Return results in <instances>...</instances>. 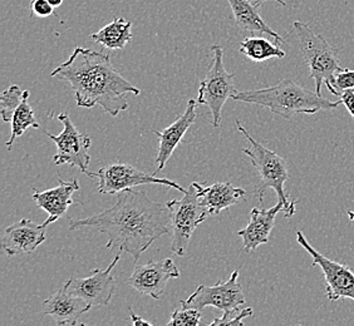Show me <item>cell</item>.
<instances>
[{
    "label": "cell",
    "instance_id": "1",
    "mask_svg": "<svg viewBox=\"0 0 354 326\" xmlns=\"http://www.w3.org/2000/svg\"><path fill=\"white\" fill-rule=\"evenodd\" d=\"M83 227L107 235L106 247L130 253L135 262L156 240L172 231L169 207L152 201L143 191L131 189L117 193V202L111 209L69 220L71 231Z\"/></svg>",
    "mask_w": 354,
    "mask_h": 326
},
{
    "label": "cell",
    "instance_id": "2",
    "mask_svg": "<svg viewBox=\"0 0 354 326\" xmlns=\"http://www.w3.org/2000/svg\"><path fill=\"white\" fill-rule=\"evenodd\" d=\"M50 75L71 84L78 107L100 106L112 117L129 108L126 95H138L141 92L117 72L109 55L87 48L75 47L68 61L58 66Z\"/></svg>",
    "mask_w": 354,
    "mask_h": 326
},
{
    "label": "cell",
    "instance_id": "3",
    "mask_svg": "<svg viewBox=\"0 0 354 326\" xmlns=\"http://www.w3.org/2000/svg\"><path fill=\"white\" fill-rule=\"evenodd\" d=\"M232 98L239 102L261 106L286 119H290L295 115H315L320 111H330L342 104L341 99L332 102L292 79H283L268 88L238 90Z\"/></svg>",
    "mask_w": 354,
    "mask_h": 326
},
{
    "label": "cell",
    "instance_id": "4",
    "mask_svg": "<svg viewBox=\"0 0 354 326\" xmlns=\"http://www.w3.org/2000/svg\"><path fill=\"white\" fill-rule=\"evenodd\" d=\"M236 127L239 132L245 136L246 140L250 143L249 148H243L241 152L250 158L252 166L258 170L260 176V182L255 190V195L259 198L260 202H263V196L268 189L275 191L278 200L284 204V215L286 218H290L297 212V201L290 200L286 193V184L289 178L288 163L283 157L277 155L275 152L266 148L261 143L255 141L252 135L241 126L240 121H236Z\"/></svg>",
    "mask_w": 354,
    "mask_h": 326
},
{
    "label": "cell",
    "instance_id": "5",
    "mask_svg": "<svg viewBox=\"0 0 354 326\" xmlns=\"http://www.w3.org/2000/svg\"><path fill=\"white\" fill-rule=\"evenodd\" d=\"M293 32L298 37L303 59L315 83V92L322 95L323 84L328 87L333 82L335 73L343 69L338 59L342 48L332 47L323 35H315L312 28L303 21H294Z\"/></svg>",
    "mask_w": 354,
    "mask_h": 326
},
{
    "label": "cell",
    "instance_id": "6",
    "mask_svg": "<svg viewBox=\"0 0 354 326\" xmlns=\"http://www.w3.org/2000/svg\"><path fill=\"white\" fill-rule=\"evenodd\" d=\"M166 206L170 210L172 241L171 251L177 256H184L190 242L191 236L198 224H203L207 213L204 210L198 182H192L181 200L169 201Z\"/></svg>",
    "mask_w": 354,
    "mask_h": 326
},
{
    "label": "cell",
    "instance_id": "7",
    "mask_svg": "<svg viewBox=\"0 0 354 326\" xmlns=\"http://www.w3.org/2000/svg\"><path fill=\"white\" fill-rule=\"evenodd\" d=\"M212 61L209 70L198 87V103L210 108L212 126L218 127L221 122V111L225 102L238 90L234 84V75L224 67V49L221 46H212Z\"/></svg>",
    "mask_w": 354,
    "mask_h": 326
},
{
    "label": "cell",
    "instance_id": "8",
    "mask_svg": "<svg viewBox=\"0 0 354 326\" xmlns=\"http://www.w3.org/2000/svg\"><path fill=\"white\" fill-rule=\"evenodd\" d=\"M91 178H98V192L106 195H117L120 192L129 189H133L136 186L142 184H160L166 186L175 190L180 191L185 193L186 191L180 184L167 180V178H160L156 175H150L142 171L137 170L136 167L131 164H123V163H111L104 166L97 172H91Z\"/></svg>",
    "mask_w": 354,
    "mask_h": 326
},
{
    "label": "cell",
    "instance_id": "9",
    "mask_svg": "<svg viewBox=\"0 0 354 326\" xmlns=\"http://www.w3.org/2000/svg\"><path fill=\"white\" fill-rule=\"evenodd\" d=\"M58 121L63 124V131L59 135L55 136L46 132L48 138L52 140L57 146V153L53 156V162L57 166L69 164L71 167L78 169L89 177L91 156L88 150L92 144L91 137L81 133L67 113H61L58 116Z\"/></svg>",
    "mask_w": 354,
    "mask_h": 326
},
{
    "label": "cell",
    "instance_id": "10",
    "mask_svg": "<svg viewBox=\"0 0 354 326\" xmlns=\"http://www.w3.org/2000/svg\"><path fill=\"white\" fill-rule=\"evenodd\" d=\"M180 304L185 309L204 310L205 307H215L223 311L238 309L245 304L243 286L239 282V272L234 271L227 281L212 286L198 285V289Z\"/></svg>",
    "mask_w": 354,
    "mask_h": 326
},
{
    "label": "cell",
    "instance_id": "11",
    "mask_svg": "<svg viewBox=\"0 0 354 326\" xmlns=\"http://www.w3.org/2000/svg\"><path fill=\"white\" fill-rule=\"evenodd\" d=\"M298 244L307 250L313 260L312 266H319L326 280V294L330 301L341 299H351L354 301V272L351 267L339 264L317 251L308 242L307 238L301 231L297 232Z\"/></svg>",
    "mask_w": 354,
    "mask_h": 326
},
{
    "label": "cell",
    "instance_id": "12",
    "mask_svg": "<svg viewBox=\"0 0 354 326\" xmlns=\"http://www.w3.org/2000/svg\"><path fill=\"white\" fill-rule=\"evenodd\" d=\"M121 258L118 252L106 270L95 269L87 278H72L66 282L67 291L86 300L89 305L107 306L116 290V281L112 275Z\"/></svg>",
    "mask_w": 354,
    "mask_h": 326
},
{
    "label": "cell",
    "instance_id": "13",
    "mask_svg": "<svg viewBox=\"0 0 354 326\" xmlns=\"http://www.w3.org/2000/svg\"><path fill=\"white\" fill-rule=\"evenodd\" d=\"M178 278L180 271L175 261L172 258H165L161 261H150L145 265H136L127 279V284L141 295L160 300L167 282Z\"/></svg>",
    "mask_w": 354,
    "mask_h": 326
},
{
    "label": "cell",
    "instance_id": "14",
    "mask_svg": "<svg viewBox=\"0 0 354 326\" xmlns=\"http://www.w3.org/2000/svg\"><path fill=\"white\" fill-rule=\"evenodd\" d=\"M46 229L47 227L43 224H35L30 220L21 218L3 232L1 249L8 256L30 253L46 241Z\"/></svg>",
    "mask_w": 354,
    "mask_h": 326
},
{
    "label": "cell",
    "instance_id": "15",
    "mask_svg": "<svg viewBox=\"0 0 354 326\" xmlns=\"http://www.w3.org/2000/svg\"><path fill=\"white\" fill-rule=\"evenodd\" d=\"M198 104V101L190 99L187 102V107H186L184 115L178 117L176 121L170 124L167 128L153 132L160 141L156 156L157 170L153 172V175L157 176V173L160 171L164 170L166 163L169 162V160L176 150L177 146L183 141L186 132L196 121Z\"/></svg>",
    "mask_w": 354,
    "mask_h": 326
},
{
    "label": "cell",
    "instance_id": "16",
    "mask_svg": "<svg viewBox=\"0 0 354 326\" xmlns=\"http://www.w3.org/2000/svg\"><path fill=\"white\" fill-rule=\"evenodd\" d=\"M58 182L59 184L50 190L43 191V192L35 190L32 196L38 204V207L48 213L47 220L43 222L44 227L55 224V221H58L59 218H64L69 207L75 204L73 193L81 187L77 178H73L72 181H63L59 173H58Z\"/></svg>",
    "mask_w": 354,
    "mask_h": 326
},
{
    "label": "cell",
    "instance_id": "17",
    "mask_svg": "<svg viewBox=\"0 0 354 326\" xmlns=\"http://www.w3.org/2000/svg\"><path fill=\"white\" fill-rule=\"evenodd\" d=\"M92 307L86 300L69 294L64 284L58 291L43 301L41 313L52 316L58 325L75 326L78 324V319Z\"/></svg>",
    "mask_w": 354,
    "mask_h": 326
},
{
    "label": "cell",
    "instance_id": "18",
    "mask_svg": "<svg viewBox=\"0 0 354 326\" xmlns=\"http://www.w3.org/2000/svg\"><path fill=\"white\" fill-rule=\"evenodd\" d=\"M284 210L283 202L272 206V209H258L254 207L250 211V221L245 229L238 231V235L243 240V249L245 252L257 250L260 245L269 244V238L272 233L275 218L280 211Z\"/></svg>",
    "mask_w": 354,
    "mask_h": 326
},
{
    "label": "cell",
    "instance_id": "19",
    "mask_svg": "<svg viewBox=\"0 0 354 326\" xmlns=\"http://www.w3.org/2000/svg\"><path fill=\"white\" fill-rule=\"evenodd\" d=\"M200 201L207 216H216L221 211L245 200L244 189L234 187L230 182H218L212 186L198 184Z\"/></svg>",
    "mask_w": 354,
    "mask_h": 326
},
{
    "label": "cell",
    "instance_id": "20",
    "mask_svg": "<svg viewBox=\"0 0 354 326\" xmlns=\"http://www.w3.org/2000/svg\"><path fill=\"white\" fill-rule=\"evenodd\" d=\"M229 6L232 8V15L239 29L252 32V33H261L269 35L275 41L277 44L286 43V39L274 32L272 28L266 24V21L260 15L259 8L252 4L249 0H227Z\"/></svg>",
    "mask_w": 354,
    "mask_h": 326
},
{
    "label": "cell",
    "instance_id": "21",
    "mask_svg": "<svg viewBox=\"0 0 354 326\" xmlns=\"http://www.w3.org/2000/svg\"><path fill=\"white\" fill-rule=\"evenodd\" d=\"M89 38L107 49L120 50L132 41V23L124 18H115Z\"/></svg>",
    "mask_w": 354,
    "mask_h": 326
},
{
    "label": "cell",
    "instance_id": "22",
    "mask_svg": "<svg viewBox=\"0 0 354 326\" xmlns=\"http://www.w3.org/2000/svg\"><path fill=\"white\" fill-rule=\"evenodd\" d=\"M239 52L252 61H266L272 58H284L286 53L279 44L272 43L263 37H248L240 43Z\"/></svg>",
    "mask_w": 354,
    "mask_h": 326
},
{
    "label": "cell",
    "instance_id": "23",
    "mask_svg": "<svg viewBox=\"0 0 354 326\" xmlns=\"http://www.w3.org/2000/svg\"><path fill=\"white\" fill-rule=\"evenodd\" d=\"M29 90H24V97L21 101V106L17 108L15 113L12 118V132H10V140L6 143L8 150H12L13 143L18 137L23 136V133L28 128H41L39 123L35 119V111L29 106Z\"/></svg>",
    "mask_w": 354,
    "mask_h": 326
},
{
    "label": "cell",
    "instance_id": "24",
    "mask_svg": "<svg viewBox=\"0 0 354 326\" xmlns=\"http://www.w3.org/2000/svg\"><path fill=\"white\" fill-rule=\"evenodd\" d=\"M24 97V90L19 86L13 84L6 89L0 97V113L4 122H10L17 108L21 106Z\"/></svg>",
    "mask_w": 354,
    "mask_h": 326
},
{
    "label": "cell",
    "instance_id": "25",
    "mask_svg": "<svg viewBox=\"0 0 354 326\" xmlns=\"http://www.w3.org/2000/svg\"><path fill=\"white\" fill-rule=\"evenodd\" d=\"M201 310L198 309H185L175 310L171 314L170 320L167 323L169 326H198L201 321Z\"/></svg>",
    "mask_w": 354,
    "mask_h": 326
},
{
    "label": "cell",
    "instance_id": "26",
    "mask_svg": "<svg viewBox=\"0 0 354 326\" xmlns=\"http://www.w3.org/2000/svg\"><path fill=\"white\" fill-rule=\"evenodd\" d=\"M254 310L252 307H238V309H232V310H227L224 311L221 318H216L212 320V323L209 324L210 326H224V325H243V320L246 318H250Z\"/></svg>",
    "mask_w": 354,
    "mask_h": 326
},
{
    "label": "cell",
    "instance_id": "27",
    "mask_svg": "<svg viewBox=\"0 0 354 326\" xmlns=\"http://www.w3.org/2000/svg\"><path fill=\"white\" fill-rule=\"evenodd\" d=\"M328 90L334 95H341L348 89H354V70L342 69L334 75V79L327 87Z\"/></svg>",
    "mask_w": 354,
    "mask_h": 326
},
{
    "label": "cell",
    "instance_id": "28",
    "mask_svg": "<svg viewBox=\"0 0 354 326\" xmlns=\"http://www.w3.org/2000/svg\"><path fill=\"white\" fill-rule=\"evenodd\" d=\"M29 9L33 14L32 17L48 18L55 14V8L52 7L48 0H32L29 4Z\"/></svg>",
    "mask_w": 354,
    "mask_h": 326
},
{
    "label": "cell",
    "instance_id": "29",
    "mask_svg": "<svg viewBox=\"0 0 354 326\" xmlns=\"http://www.w3.org/2000/svg\"><path fill=\"white\" fill-rule=\"evenodd\" d=\"M341 98L342 104H344V107L347 108L349 115L352 116L354 119V90L353 89H348L346 92H343L339 95Z\"/></svg>",
    "mask_w": 354,
    "mask_h": 326
},
{
    "label": "cell",
    "instance_id": "30",
    "mask_svg": "<svg viewBox=\"0 0 354 326\" xmlns=\"http://www.w3.org/2000/svg\"><path fill=\"white\" fill-rule=\"evenodd\" d=\"M130 310V316L131 320H132V325L133 326H152L153 324L150 323V321H147V320L142 319L141 316H138L136 314L132 311V309H129Z\"/></svg>",
    "mask_w": 354,
    "mask_h": 326
},
{
    "label": "cell",
    "instance_id": "31",
    "mask_svg": "<svg viewBox=\"0 0 354 326\" xmlns=\"http://www.w3.org/2000/svg\"><path fill=\"white\" fill-rule=\"evenodd\" d=\"M249 1H252V4H255V6L260 7L264 1H269V0H249ZM270 1H275V3H278V4L283 6V7H286V3L284 0H270Z\"/></svg>",
    "mask_w": 354,
    "mask_h": 326
},
{
    "label": "cell",
    "instance_id": "32",
    "mask_svg": "<svg viewBox=\"0 0 354 326\" xmlns=\"http://www.w3.org/2000/svg\"><path fill=\"white\" fill-rule=\"evenodd\" d=\"M48 1H49V4H50L52 7L59 8L62 4H63V1H64V0H48Z\"/></svg>",
    "mask_w": 354,
    "mask_h": 326
},
{
    "label": "cell",
    "instance_id": "33",
    "mask_svg": "<svg viewBox=\"0 0 354 326\" xmlns=\"http://www.w3.org/2000/svg\"><path fill=\"white\" fill-rule=\"evenodd\" d=\"M348 218L351 221H354V211H348Z\"/></svg>",
    "mask_w": 354,
    "mask_h": 326
}]
</instances>
